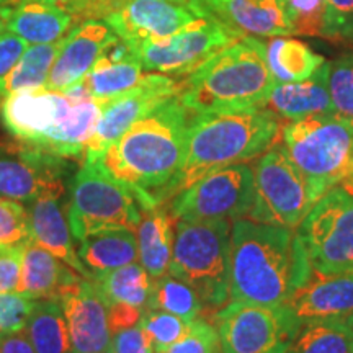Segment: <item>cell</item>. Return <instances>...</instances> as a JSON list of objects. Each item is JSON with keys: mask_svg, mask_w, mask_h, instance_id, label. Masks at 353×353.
Here are the masks:
<instances>
[{"mask_svg": "<svg viewBox=\"0 0 353 353\" xmlns=\"http://www.w3.org/2000/svg\"><path fill=\"white\" fill-rule=\"evenodd\" d=\"M192 112L179 95L136 121L101 156V165L134 193L143 210L174 198Z\"/></svg>", "mask_w": 353, "mask_h": 353, "instance_id": "1", "label": "cell"}, {"mask_svg": "<svg viewBox=\"0 0 353 353\" xmlns=\"http://www.w3.org/2000/svg\"><path fill=\"white\" fill-rule=\"evenodd\" d=\"M296 229L236 219L231 226V301L285 306L312 280Z\"/></svg>", "mask_w": 353, "mask_h": 353, "instance_id": "2", "label": "cell"}, {"mask_svg": "<svg viewBox=\"0 0 353 353\" xmlns=\"http://www.w3.org/2000/svg\"><path fill=\"white\" fill-rule=\"evenodd\" d=\"M265 43L242 37L205 61L180 83V100L192 113L265 108L275 87Z\"/></svg>", "mask_w": 353, "mask_h": 353, "instance_id": "3", "label": "cell"}, {"mask_svg": "<svg viewBox=\"0 0 353 353\" xmlns=\"http://www.w3.org/2000/svg\"><path fill=\"white\" fill-rule=\"evenodd\" d=\"M278 131V114L267 107L245 112L193 113L174 196L211 172L262 156L272 148Z\"/></svg>", "mask_w": 353, "mask_h": 353, "instance_id": "4", "label": "cell"}, {"mask_svg": "<svg viewBox=\"0 0 353 353\" xmlns=\"http://www.w3.org/2000/svg\"><path fill=\"white\" fill-rule=\"evenodd\" d=\"M281 145L306 180L316 201L329 190L353 193V125L334 117L293 120L281 128Z\"/></svg>", "mask_w": 353, "mask_h": 353, "instance_id": "5", "label": "cell"}, {"mask_svg": "<svg viewBox=\"0 0 353 353\" xmlns=\"http://www.w3.org/2000/svg\"><path fill=\"white\" fill-rule=\"evenodd\" d=\"M231 221H183L175 224L169 275L196 291L205 306L223 307L231 288Z\"/></svg>", "mask_w": 353, "mask_h": 353, "instance_id": "6", "label": "cell"}, {"mask_svg": "<svg viewBox=\"0 0 353 353\" xmlns=\"http://www.w3.org/2000/svg\"><path fill=\"white\" fill-rule=\"evenodd\" d=\"M141 203L134 193L97 162H82L74 176L68 208L70 234L79 242L108 229L136 231L141 219Z\"/></svg>", "mask_w": 353, "mask_h": 353, "instance_id": "7", "label": "cell"}, {"mask_svg": "<svg viewBox=\"0 0 353 353\" xmlns=\"http://www.w3.org/2000/svg\"><path fill=\"white\" fill-rule=\"evenodd\" d=\"M298 236L321 276L353 272V193L337 187L314 203L298 226Z\"/></svg>", "mask_w": 353, "mask_h": 353, "instance_id": "8", "label": "cell"}, {"mask_svg": "<svg viewBox=\"0 0 353 353\" xmlns=\"http://www.w3.org/2000/svg\"><path fill=\"white\" fill-rule=\"evenodd\" d=\"M254 188L250 219L272 226L298 229L316 203L306 180L281 144L260 156L254 167Z\"/></svg>", "mask_w": 353, "mask_h": 353, "instance_id": "9", "label": "cell"}, {"mask_svg": "<svg viewBox=\"0 0 353 353\" xmlns=\"http://www.w3.org/2000/svg\"><path fill=\"white\" fill-rule=\"evenodd\" d=\"M223 353H285L301 324L286 306L229 301L214 314Z\"/></svg>", "mask_w": 353, "mask_h": 353, "instance_id": "10", "label": "cell"}, {"mask_svg": "<svg viewBox=\"0 0 353 353\" xmlns=\"http://www.w3.org/2000/svg\"><path fill=\"white\" fill-rule=\"evenodd\" d=\"M254 169L236 164L214 170L174 196V219L236 221L249 214L254 205Z\"/></svg>", "mask_w": 353, "mask_h": 353, "instance_id": "11", "label": "cell"}, {"mask_svg": "<svg viewBox=\"0 0 353 353\" xmlns=\"http://www.w3.org/2000/svg\"><path fill=\"white\" fill-rule=\"evenodd\" d=\"M239 38H242L241 34L203 13L172 37L141 44L136 48V54L144 72L188 76L211 56Z\"/></svg>", "mask_w": 353, "mask_h": 353, "instance_id": "12", "label": "cell"}, {"mask_svg": "<svg viewBox=\"0 0 353 353\" xmlns=\"http://www.w3.org/2000/svg\"><path fill=\"white\" fill-rule=\"evenodd\" d=\"M179 94L180 83L175 79L165 74L145 72L138 85L101 103L100 118L94 134L88 139L82 162L100 161L110 145L120 139L136 121Z\"/></svg>", "mask_w": 353, "mask_h": 353, "instance_id": "13", "label": "cell"}, {"mask_svg": "<svg viewBox=\"0 0 353 353\" xmlns=\"http://www.w3.org/2000/svg\"><path fill=\"white\" fill-rule=\"evenodd\" d=\"M74 97L51 88H26L0 101V117L6 130L26 148L44 151L68 118Z\"/></svg>", "mask_w": 353, "mask_h": 353, "instance_id": "14", "label": "cell"}, {"mask_svg": "<svg viewBox=\"0 0 353 353\" xmlns=\"http://www.w3.org/2000/svg\"><path fill=\"white\" fill-rule=\"evenodd\" d=\"M198 17L200 13L193 8L172 0H120L105 21L136 50L141 44L172 37Z\"/></svg>", "mask_w": 353, "mask_h": 353, "instance_id": "15", "label": "cell"}, {"mask_svg": "<svg viewBox=\"0 0 353 353\" xmlns=\"http://www.w3.org/2000/svg\"><path fill=\"white\" fill-rule=\"evenodd\" d=\"M65 172L68 159L23 144L0 148V196L30 205L46 190L64 187Z\"/></svg>", "mask_w": 353, "mask_h": 353, "instance_id": "16", "label": "cell"}, {"mask_svg": "<svg viewBox=\"0 0 353 353\" xmlns=\"http://www.w3.org/2000/svg\"><path fill=\"white\" fill-rule=\"evenodd\" d=\"M74 353H100L112 347L108 303L94 280L81 278L59 299Z\"/></svg>", "mask_w": 353, "mask_h": 353, "instance_id": "17", "label": "cell"}, {"mask_svg": "<svg viewBox=\"0 0 353 353\" xmlns=\"http://www.w3.org/2000/svg\"><path fill=\"white\" fill-rule=\"evenodd\" d=\"M117 34L105 20H83L65 34L52 64L46 88L65 92L83 81Z\"/></svg>", "mask_w": 353, "mask_h": 353, "instance_id": "18", "label": "cell"}, {"mask_svg": "<svg viewBox=\"0 0 353 353\" xmlns=\"http://www.w3.org/2000/svg\"><path fill=\"white\" fill-rule=\"evenodd\" d=\"M193 10L211 15L241 37H294L281 0H196Z\"/></svg>", "mask_w": 353, "mask_h": 353, "instance_id": "19", "label": "cell"}, {"mask_svg": "<svg viewBox=\"0 0 353 353\" xmlns=\"http://www.w3.org/2000/svg\"><path fill=\"white\" fill-rule=\"evenodd\" d=\"M64 195V187L50 188L30 203V229H32V242L38 244L48 252L68 263L79 275L87 280H94V275L82 263L72 244V234L64 210L61 206V198Z\"/></svg>", "mask_w": 353, "mask_h": 353, "instance_id": "20", "label": "cell"}, {"mask_svg": "<svg viewBox=\"0 0 353 353\" xmlns=\"http://www.w3.org/2000/svg\"><path fill=\"white\" fill-rule=\"evenodd\" d=\"M299 324L353 316V272L311 280L285 304Z\"/></svg>", "mask_w": 353, "mask_h": 353, "instance_id": "21", "label": "cell"}, {"mask_svg": "<svg viewBox=\"0 0 353 353\" xmlns=\"http://www.w3.org/2000/svg\"><path fill=\"white\" fill-rule=\"evenodd\" d=\"M143 76L144 69L136 50L117 37L105 48L81 83L92 99L105 103L138 85Z\"/></svg>", "mask_w": 353, "mask_h": 353, "instance_id": "22", "label": "cell"}, {"mask_svg": "<svg viewBox=\"0 0 353 353\" xmlns=\"http://www.w3.org/2000/svg\"><path fill=\"white\" fill-rule=\"evenodd\" d=\"M0 19L3 20V30L17 34L28 46L59 41L79 23L72 13L39 0H21L2 8Z\"/></svg>", "mask_w": 353, "mask_h": 353, "instance_id": "23", "label": "cell"}, {"mask_svg": "<svg viewBox=\"0 0 353 353\" xmlns=\"http://www.w3.org/2000/svg\"><path fill=\"white\" fill-rule=\"evenodd\" d=\"M83 278L56 255L28 241L21 254V275L17 293L30 299H56Z\"/></svg>", "mask_w": 353, "mask_h": 353, "instance_id": "24", "label": "cell"}, {"mask_svg": "<svg viewBox=\"0 0 353 353\" xmlns=\"http://www.w3.org/2000/svg\"><path fill=\"white\" fill-rule=\"evenodd\" d=\"M327 77L329 63H324L306 81L275 83L267 107L290 121L316 114H332Z\"/></svg>", "mask_w": 353, "mask_h": 353, "instance_id": "25", "label": "cell"}, {"mask_svg": "<svg viewBox=\"0 0 353 353\" xmlns=\"http://www.w3.org/2000/svg\"><path fill=\"white\" fill-rule=\"evenodd\" d=\"M77 254L95 278L138 262V237L131 229H108L85 237Z\"/></svg>", "mask_w": 353, "mask_h": 353, "instance_id": "26", "label": "cell"}, {"mask_svg": "<svg viewBox=\"0 0 353 353\" xmlns=\"http://www.w3.org/2000/svg\"><path fill=\"white\" fill-rule=\"evenodd\" d=\"M172 214L159 210L157 206L148 210L141 219L136 237H138V260L152 280L164 276L169 272L174 250V224Z\"/></svg>", "mask_w": 353, "mask_h": 353, "instance_id": "27", "label": "cell"}, {"mask_svg": "<svg viewBox=\"0 0 353 353\" xmlns=\"http://www.w3.org/2000/svg\"><path fill=\"white\" fill-rule=\"evenodd\" d=\"M267 63L276 83L306 81L325 63L306 43L291 37H275L265 43Z\"/></svg>", "mask_w": 353, "mask_h": 353, "instance_id": "28", "label": "cell"}, {"mask_svg": "<svg viewBox=\"0 0 353 353\" xmlns=\"http://www.w3.org/2000/svg\"><path fill=\"white\" fill-rule=\"evenodd\" d=\"M25 332L34 353H74L64 311L56 299L34 301Z\"/></svg>", "mask_w": 353, "mask_h": 353, "instance_id": "29", "label": "cell"}, {"mask_svg": "<svg viewBox=\"0 0 353 353\" xmlns=\"http://www.w3.org/2000/svg\"><path fill=\"white\" fill-rule=\"evenodd\" d=\"M63 41L64 38L56 43L32 44L26 48L19 63L0 81V101L13 92L46 87L48 76H50L57 52L63 46Z\"/></svg>", "mask_w": 353, "mask_h": 353, "instance_id": "30", "label": "cell"}, {"mask_svg": "<svg viewBox=\"0 0 353 353\" xmlns=\"http://www.w3.org/2000/svg\"><path fill=\"white\" fill-rule=\"evenodd\" d=\"M108 304H128L148 309L152 294L154 280L138 262H132L117 270L94 278Z\"/></svg>", "mask_w": 353, "mask_h": 353, "instance_id": "31", "label": "cell"}, {"mask_svg": "<svg viewBox=\"0 0 353 353\" xmlns=\"http://www.w3.org/2000/svg\"><path fill=\"white\" fill-rule=\"evenodd\" d=\"M285 353H353V327L342 319L301 324Z\"/></svg>", "mask_w": 353, "mask_h": 353, "instance_id": "32", "label": "cell"}, {"mask_svg": "<svg viewBox=\"0 0 353 353\" xmlns=\"http://www.w3.org/2000/svg\"><path fill=\"white\" fill-rule=\"evenodd\" d=\"M203 307L201 298L192 286L172 275H164L154 280L152 294L148 309H162L182 317L187 322L200 317Z\"/></svg>", "mask_w": 353, "mask_h": 353, "instance_id": "33", "label": "cell"}, {"mask_svg": "<svg viewBox=\"0 0 353 353\" xmlns=\"http://www.w3.org/2000/svg\"><path fill=\"white\" fill-rule=\"evenodd\" d=\"M327 87L334 117L353 125V52L330 61Z\"/></svg>", "mask_w": 353, "mask_h": 353, "instance_id": "34", "label": "cell"}, {"mask_svg": "<svg viewBox=\"0 0 353 353\" xmlns=\"http://www.w3.org/2000/svg\"><path fill=\"white\" fill-rule=\"evenodd\" d=\"M139 325L151 339L154 353H159L179 341L187 332L190 322L162 309H145Z\"/></svg>", "mask_w": 353, "mask_h": 353, "instance_id": "35", "label": "cell"}, {"mask_svg": "<svg viewBox=\"0 0 353 353\" xmlns=\"http://www.w3.org/2000/svg\"><path fill=\"white\" fill-rule=\"evenodd\" d=\"M32 241L28 210L19 201L0 196V245H19Z\"/></svg>", "mask_w": 353, "mask_h": 353, "instance_id": "36", "label": "cell"}, {"mask_svg": "<svg viewBox=\"0 0 353 353\" xmlns=\"http://www.w3.org/2000/svg\"><path fill=\"white\" fill-rule=\"evenodd\" d=\"M294 37H321L324 0H281Z\"/></svg>", "mask_w": 353, "mask_h": 353, "instance_id": "37", "label": "cell"}, {"mask_svg": "<svg viewBox=\"0 0 353 353\" xmlns=\"http://www.w3.org/2000/svg\"><path fill=\"white\" fill-rule=\"evenodd\" d=\"M159 353H221L218 330L213 324L196 317L179 341Z\"/></svg>", "mask_w": 353, "mask_h": 353, "instance_id": "38", "label": "cell"}, {"mask_svg": "<svg viewBox=\"0 0 353 353\" xmlns=\"http://www.w3.org/2000/svg\"><path fill=\"white\" fill-rule=\"evenodd\" d=\"M34 306V299L20 293L0 294V334L23 332Z\"/></svg>", "mask_w": 353, "mask_h": 353, "instance_id": "39", "label": "cell"}, {"mask_svg": "<svg viewBox=\"0 0 353 353\" xmlns=\"http://www.w3.org/2000/svg\"><path fill=\"white\" fill-rule=\"evenodd\" d=\"M324 38H353V0H327L322 19Z\"/></svg>", "mask_w": 353, "mask_h": 353, "instance_id": "40", "label": "cell"}, {"mask_svg": "<svg viewBox=\"0 0 353 353\" xmlns=\"http://www.w3.org/2000/svg\"><path fill=\"white\" fill-rule=\"evenodd\" d=\"M25 244L0 245V294L19 291Z\"/></svg>", "mask_w": 353, "mask_h": 353, "instance_id": "41", "label": "cell"}, {"mask_svg": "<svg viewBox=\"0 0 353 353\" xmlns=\"http://www.w3.org/2000/svg\"><path fill=\"white\" fill-rule=\"evenodd\" d=\"M112 348L114 353H154V347L148 334L141 325L114 332L112 337Z\"/></svg>", "mask_w": 353, "mask_h": 353, "instance_id": "42", "label": "cell"}, {"mask_svg": "<svg viewBox=\"0 0 353 353\" xmlns=\"http://www.w3.org/2000/svg\"><path fill=\"white\" fill-rule=\"evenodd\" d=\"M28 44L7 30L0 32V81L19 63Z\"/></svg>", "mask_w": 353, "mask_h": 353, "instance_id": "43", "label": "cell"}, {"mask_svg": "<svg viewBox=\"0 0 353 353\" xmlns=\"http://www.w3.org/2000/svg\"><path fill=\"white\" fill-rule=\"evenodd\" d=\"M144 309L128 306V304H108V321L112 335L120 330L134 327L139 324Z\"/></svg>", "mask_w": 353, "mask_h": 353, "instance_id": "44", "label": "cell"}, {"mask_svg": "<svg viewBox=\"0 0 353 353\" xmlns=\"http://www.w3.org/2000/svg\"><path fill=\"white\" fill-rule=\"evenodd\" d=\"M120 0H77L74 17L79 23L83 20H105Z\"/></svg>", "mask_w": 353, "mask_h": 353, "instance_id": "45", "label": "cell"}, {"mask_svg": "<svg viewBox=\"0 0 353 353\" xmlns=\"http://www.w3.org/2000/svg\"><path fill=\"white\" fill-rule=\"evenodd\" d=\"M0 353H34L28 335L23 332L8 334L0 337Z\"/></svg>", "mask_w": 353, "mask_h": 353, "instance_id": "46", "label": "cell"}, {"mask_svg": "<svg viewBox=\"0 0 353 353\" xmlns=\"http://www.w3.org/2000/svg\"><path fill=\"white\" fill-rule=\"evenodd\" d=\"M39 2L48 3V6H52V7H57V8H61V10H65L74 15V8H76L77 0H39Z\"/></svg>", "mask_w": 353, "mask_h": 353, "instance_id": "47", "label": "cell"}, {"mask_svg": "<svg viewBox=\"0 0 353 353\" xmlns=\"http://www.w3.org/2000/svg\"><path fill=\"white\" fill-rule=\"evenodd\" d=\"M20 0H0V10H2V8H6V7H12V6H15V3H19Z\"/></svg>", "mask_w": 353, "mask_h": 353, "instance_id": "48", "label": "cell"}, {"mask_svg": "<svg viewBox=\"0 0 353 353\" xmlns=\"http://www.w3.org/2000/svg\"><path fill=\"white\" fill-rule=\"evenodd\" d=\"M172 2L182 3V6H187V7H190V8H195L196 0H172Z\"/></svg>", "mask_w": 353, "mask_h": 353, "instance_id": "49", "label": "cell"}, {"mask_svg": "<svg viewBox=\"0 0 353 353\" xmlns=\"http://www.w3.org/2000/svg\"><path fill=\"white\" fill-rule=\"evenodd\" d=\"M100 353H114V352H113V348L110 347V348H107V350H103V352H100Z\"/></svg>", "mask_w": 353, "mask_h": 353, "instance_id": "50", "label": "cell"}, {"mask_svg": "<svg viewBox=\"0 0 353 353\" xmlns=\"http://www.w3.org/2000/svg\"><path fill=\"white\" fill-rule=\"evenodd\" d=\"M2 30H3V20L0 19V32H2Z\"/></svg>", "mask_w": 353, "mask_h": 353, "instance_id": "51", "label": "cell"}, {"mask_svg": "<svg viewBox=\"0 0 353 353\" xmlns=\"http://www.w3.org/2000/svg\"><path fill=\"white\" fill-rule=\"evenodd\" d=\"M348 322H350V324H352V327H353V316H352V317H348Z\"/></svg>", "mask_w": 353, "mask_h": 353, "instance_id": "52", "label": "cell"}, {"mask_svg": "<svg viewBox=\"0 0 353 353\" xmlns=\"http://www.w3.org/2000/svg\"><path fill=\"white\" fill-rule=\"evenodd\" d=\"M324 2H327V0H324Z\"/></svg>", "mask_w": 353, "mask_h": 353, "instance_id": "53", "label": "cell"}, {"mask_svg": "<svg viewBox=\"0 0 353 353\" xmlns=\"http://www.w3.org/2000/svg\"><path fill=\"white\" fill-rule=\"evenodd\" d=\"M0 337H2V334H0Z\"/></svg>", "mask_w": 353, "mask_h": 353, "instance_id": "54", "label": "cell"}]
</instances>
